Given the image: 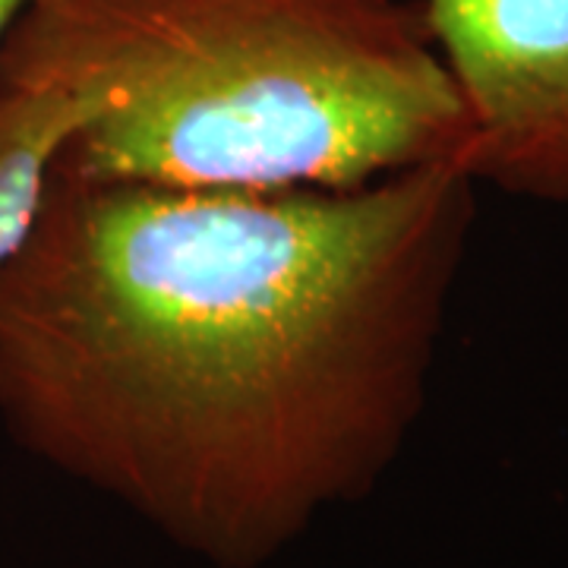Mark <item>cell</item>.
<instances>
[{
    "instance_id": "3957f363",
    "label": "cell",
    "mask_w": 568,
    "mask_h": 568,
    "mask_svg": "<svg viewBox=\"0 0 568 568\" xmlns=\"http://www.w3.org/2000/svg\"><path fill=\"white\" fill-rule=\"evenodd\" d=\"M467 118L477 186L568 205V0H414Z\"/></svg>"
},
{
    "instance_id": "277c9868",
    "label": "cell",
    "mask_w": 568,
    "mask_h": 568,
    "mask_svg": "<svg viewBox=\"0 0 568 568\" xmlns=\"http://www.w3.org/2000/svg\"><path fill=\"white\" fill-rule=\"evenodd\" d=\"M92 102L48 82H0V275L39 222L58 159Z\"/></svg>"
},
{
    "instance_id": "5b68a950",
    "label": "cell",
    "mask_w": 568,
    "mask_h": 568,
    "mask_svg": "<svg viewBox=\"0 0 568 568\" xmlns=\"http://www.w3.org/2000/svg\"><path fill=\"white\" fill-rule=\"evenodd\" d=\"M26 3H29V0H0V39L7 36V29H10L13 20L26 10Z\"/></svg>"
},
{
    "instance_id": "6da1fadb",
    "label": "cell",
    "mask_w": 568,
    "mask_h": 568,
    "mask_svg": "<svg viewBox=\"0 0 568 568\" xmlns=\"http://www.w3.org/2000/svg\"><path fill=\"white\" fill-rule=\"evenodd\" d=\"M477 193L458 162L347 190L54 171L0 275V420L181 547L256 566L398 455Z\"/></svg>"
},
{
    "instance_id": "7a4b0ae2",
    "label": "cell",
    "mask_w": 568,
    "mask_h": 568,
    "mask_svg": "<svg viewBox=\"0 0 568 568\" xmlns=\"http://www.w3.org/2000/svg\"><path fill=\"white\" fill-rule=\"evenodd\" d=\"M0 82L92 102L58 159L85 181L347 190L467 140L414 0H29Z\"/></svg>"
}]
</instances>
